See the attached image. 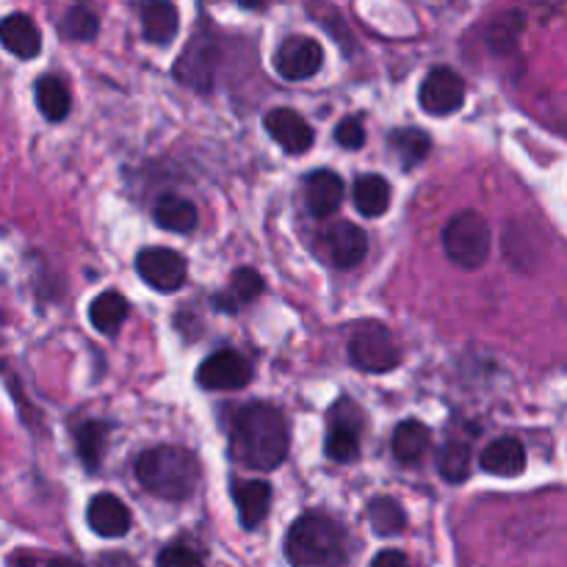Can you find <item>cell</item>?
I'll list each match as a JSON object with an SVG mask.
<instances>
[{"mask_svg": "<svg viewBox=\"0 0 567 567\" xmlns=\"http://www.w3.org/2000/svg\"><path fill=\"white\" fill-rule=\"evenodd\" d=\"M233 454L252 471H275L288 457L286 415L264 402L247 404L233 421Z\"/></svg>", "mask_w": 567, "mask_h": 567, "instance_id": "6da1fadb", "label": "cell"}, {"mask_svg": "<svg viewBox=\"0 0 567 567\" xmlns=\"http://www.w3.org/2000/svg\"><path fill=\"white\" fill-rule=\"evenodd\" d=\"M324 247L338 269H352L369 252V238H365V233L358 225L341 219L332 221L330 230L324 233Z\"/></svg>", "mask_w": 567, "mask_h": 567, "instance_id": "4fadbf2b", "label": "cell"}, {"mask_svg": "<svg viewBox=\"0 0 567 567\" xmlns=\"http://www.w3.org/2000/svg\"><path fill=\"white\" fill-rule=\"evenodd\" d=\"M127 319V299L116 291H105L89 305V321L103 336H114Z\"/></svg>", "mask_w": 567, "mask_h": 567, "instance_id": "44dd1931", "label": "cell"}, {"mask_svg": "<svg viewBox=\"0 0 567 567\" xmlns=\"http://www.w3.org/2000/svg\"><path fill=\"white\" fill-rule=\"evenodd\" d=\"M136 269L150 288L161 293L177 291L188 277V264L181 252L166 247L144 249L136 260Z\"/></svg>", "mask_w": 567, "mask_h": 567, "instance_id": "ba28073f", "label": "cell"}, {"mask_svg": "<svg viewBox=\"0 0 567 567\" xmlns=\"http://www.w3.org/2000/svg\"><path fill=\"white\" fill-rule=\"evenodd\" d=\"M241 6H247V9H264V6H269L271 0H238Z\"/></svg>", "mask_w": 567, "mask_h": 567, "instance_id": "e575fe53", "label": "cell"}, {"mask_svg": "<svg viewBox=\"0 0 567 567\" xmlns=\"http://www.w3.org/2000/svg\"><path fill=\"white\" fill-rule=\"evenodd\" d=\"M443 249L460 269L485 266L487 255H491V227H487L485 216L476 210H463V214L452 216L443 230Z\"/></svg>", "mask_w": 567, "mask_h": 567, "instance_id": "277c9868", "label": "cell"}, {"mask_svg": "<svg viewBox=\"0 0 567 567\" xmlns=\"http://www.w3.org/2000/svg\"><path fill=\"white\" fill-rule=\"evenodd\" d=\"M37 105L50 122H61L70 116L72 94L66 83L55 75H42L37 81Z\"/></svg>", "mask_w": 567, "mask_h": 567, "instance_id": "7402d4cb", "label": "cell"}, {"mask_svg": "<svg viewBox=\"0 0 567 567\" xmlns=\"http://www.w3.org/2000/svg\"><path fill=\"white\" fill-rule=\"evenodd\" d=\"M136 480L164 502H186L199 485V463L188 449L155 446L136 460Z\"/></svg>", "mask_w": 567, "mask_h": 567, "instance_id": "7a4b0ae2", "label": "cell"}, {"mask_svg": "<svg viewBox=\"0 0 567 567\" xmlns=\"http://www.w3.org/2000/svg\"><path fill=\"white\" fill-rule=\"evenodd\" d=\"M266 131L269 136L280 144L286 153L302 155L313 147V127L308 125L302 114L291 109H275L266 114Z\"/></svg>", "mask_w": 567, "mask_h": 567, "instance_id": "7c38bea8", "label": "cell"}, {"mask_svg": "<svg viewBox=\"0 0 567 567\" xmlns=\"http://www.w3.org/2000/svg\"><path fill=\"white\" fill-rule=\"evenodd\" d=\"M349 360L365 374H388L396 369L402 354L391 332L377 321H369V324H360L349 338Z\"/></svg>", "mask_w": 567, "mask_h": 567, "instance_id": "5b68a950", "label": "cell"}, {"mask_svg": "<svg viewBox=\"0 0 567 567\" xmlns=\"http://www.w3.org/2000/svg\"><path fill=\"white\" fill-rule=\"evenodd\" d=\"M181 28V17L169 0H144L142 3V31L144 39L155 44H169Z\"/></svg>", "mask_w": 567, "mask_h": 567, "instance_id": "d6986e66", "label": "cell"}, {"mask_svg": "<svg viewBox=\"0 0 567 567\" xmlns=\"http://www.w3.org/2000/svg\"><path fill=\"white\" fill-rule=\"evenodd\" d=\"M105 437H109V430H105V424H100V421H86V424L78 430V457L83 460V465H86L89 471L100 468V460H103L105 454Z\"/></svg>", "mask_w": 567, "mask_h": 567, "instance_id": "83f0119b", "label": "cell"}, {"mask_svg": "<svg viewBox=\"0 0 567 567\" xmlns=\"http://www.w3.org/2000/svg\"><path fill=\"white\" fill-rule=\"evenodd\" d=\"M260 293H264V277H260L255 269H238L233 271L230 293L216 297V308L236 310L238 305L252 302V299H258Z\"/></svg>", "mask_w": 567, "mask_h": 567, "instance_id": "484cf974", "label": "cell"}, {"mask_svg": "<svg viewBox=\"0 0 567 567\" xmlns=\"http://www.w3.org/2000/svg\"><path fill=\"white\" fill-rule=\"evenodd\" d=\"M86 520L94 535L100 537H125L131 532V513L111 493H100V496H94L89 502Z\"/></svg>", "mask_w": 567, "mask_h": 567, "instance_id": "5bb4252c", "label": "cell"}, {"mask_svg": "<svg viewBox=\"0 0 567 567\" xmlns=\"http://www.w3.org/2000/svg\"><path fill=\"white\" fill-rule=\"evenodd\" d=\"M371 567H410V563L402 551H380Z\"/></svg>", "mask_w": 567, "mask_h": 567, "instance_id": "d6a6232c", "label": "cell"}, {"mask_svg": "<svg viewBox=\"0 0 567 567\" xmlns=\"http://www.w3.org/2000/svg\"><path fill=\"white\" fill-rule=\"evenodd\" d=\"M100 31V20L89 6H72L61 20V33L72 42H92Z\"/></svg>", "mask_w": 567, "mask_h": 567, "instance_id": "f546056e", "label": "cell"}, {"mask_svg": "<svg viewBox=\"0 0 567 567\" xmlns=\"http://www.w3.org/2000/svg\"><path fill=\"white\" fill-rule=\"evenodd\" d=\"M369 520H371V529L377 532L380 537H393L399 532H404L408 526V515H404L402 504L396 498H374L369 504Z\"/></svg>", "mask_w": 567, "mask_h": 567, "instance_id": "4316f807", "label": "cell"}, {"mask_svg": "<svg viewBox=\"0 0 567 567\" xmlns=\"http://www.w3.org/2000/svg\"><path fill=\"white\" fill-rule=\"evenodd\" d=\"M0 44L17 59H37L42 53V33L28 14H9L0 20Z\"/></svg>", "mask_w": 567, "mask_h": 567, "instance_id": "9a60e30c", "label": "cell"}, {"mask_svg": "<svg viewBox=\"0 0 567 567\" xmlns=\"http://www.w3.org/2000/svg\"><path fill=\"white\" fill-rule=\"evenodd\" d=\"M305 192H308V210L316 219H327V216L336 214L343 203V181L338 172L332 169H316L310 172L308 183H305Z\"/></svg>", "mask_w": 567, "mask_h": 567, "instance_id": "2e32d148", "label": "cell"}, {"mask_svg": "<svg viewBox=\"0 0 567 567\" xmlns=\"http://www.w3.org/2000/svg\"><path fill=\"white\" fill-rule=\"evenodd\" d=\"M437 471L446 482H463L471 474V446L463 441H449L437 454Z\"/></svg>", "mask_w": 567, "mask_h": 567, "instance_id": "f1b7e54d", "label": "cell"}, {"mask_svg": "<svg viewBox=\"0 0 567 567\" xmlns=\"http://www.w3.org/2000/svg\"><path fill=\"white\" fill-rule=\"evenodd\" d=\"M155 221L158 227L169 233H192L197 227V208H194L188 199L175 197V194H166V197L158 199L155 205Z\"/></svg>", "mask_w": 567, "mask_h": 567, "instance_id": "cb8c5ba5", "label": "cell"}, {"mask_svg": "<svg viewBox=\"0 0 567 567\" xmlns=\"http://www.w3.org/2000/svg\"><path fill=\"white\" fill-rule=\"evenodd\" d=\"M216 64H219V42L210 33H194L188 48L183 50L181 61L175 64L177 81L197 92H210L216 81Z\"/></svg>", "mask_w": 567, "mask_h": 567, "instance_id": "8992f818", "label": "cell"}, {"mask_svg": "<svg viewBox=\"0 0 567 567\" xmlns=\"http://www.w3.org/2000/svg\"><path fill=\"white\" fill-rule=\"evenodd\" d=\"M286 554L293 567H343L347 532L327 515L308 513L293 520L286 537Z\"/></svg>", "mask_w": 567, "mask_h": 567, "instance_id": "3957f363", "label": "cell"}, {"mask_svg": "<svg viewBox=\"0 0 567 567\" xmlns=\"http://www.w3.org/2000/svg\"><path fill=\"white\" fill-rule=\"evenodd\" d=\"M249 380H252V369L233 349L205 358L197 371V382L205 391H241L249 385Z\"/></svg>", "mask_w": 567, "mask_h": 567, "instance_id": "30bf717a", "label": "cell"}, {"mask_svg": "<svg viewBox=\"0 0 567 567\" xmlns=\"http://www.w3.org/2000/svg\"><path fill=\"white\" fill-rule=\"evenodd\" d=\"M430 441H432L430 430H426L421 421H402V424L396 426V432H393L391 446L399 463L413 465L424 457L426 449H430Z\"/></svg>", "mask_w": 567, "mask_h": 567, "instance_id": "ffe728a7", "label": "cell"}, {"mask_svg": "<svg viewBox=\"0 0 567 567\" xmlns=\"http://www.w3.org/2000/svg\"><path fill=\"white\" fill-rule=\"evenodd\" d=\"M158 567H205L203 557L188 546H166L158 557Z\"/></svg>", "mask_w": 567, "mask_h": 567, "instance_id": "4dcf8cb0", "label": "cell"}, {"mask_svg": "<svg viewBox=\"0 0 567 567\" xmlns=\"http://www.w3.org/2000/svg\"><path fill=\"white\" fill-rule=\"evenodd\" d=\"M336 142L347 150H358L365 144V131H363V122L358 116H347V120L338 122L336 127Z\"/></svg>", "mask_w": 567, "mask_h": 567, "instance_id": "1f68e13d", "label": "cell"}, {"mask_svg": "<svg viewBox=\"0 0 567 567\" xmlns=\"http://www.w3.org/2000/svg\"><path fill=\"white\" fill-rule=\"evenodd\" d=\"M465 94H468V89H465L463 78L454 70H449V66H437L421 83L419 100L426 114L446 116L463 109Z\"/></svg>", "mask_w": 567, "mask_h": 567, "instance_id": "9c48e42d", "label": "cell"}, {"mask_svg": "<svg viewBox=\"0 0 567 567\" xmlns=\"http://www.w3.org/2000/svg\"><path fill=\"white\" fill-rule=\"evenodd\" d=\"M391 150L393 155L402 161L404 169H413L415 164H421V161L430 155L432 142L424 131H419V127H402V131H396L391 136Z\"/></svg>", "mask_w": 567, "mask_h": 567, "instance_id": "d4e9b609", "label": "cell"}, {"mask_svg": "<svg viewBox=\"0 0 567 567\" xmlns=\"http://www.w3.org/2000/svg\"><path fill=\"white\" fill-rule=\"evenodd\" d=\"M44 567H81V565L72 563V559H66V557H53L44 563Z\"/></svg>", "mask_w": 567, "mask_h": 567, "instance_id": "836d02e7", "label": "cell"}, {"mask_svg": "<svg viewBox=\"0 0 567 567\" xmlns=\"http://www.w3.org/2000/svg\"><path fill=\"white\" fill-rule=\"evenodd\" d=\"M332 426L327 435V457L336 463H354L360 457V426H363V413L349 402V413H343V402H338L330 413Z\"/></svg>", "mask_w": 567, "mask_h": 567, "instance_id": "8fae6325", "label": "cell"}, {"mask_svg": "<svg viewBox=\"0 0 567 567\" xmlns=\"http://www.w3.org/2000/svg\"><path fill=\"white\" fill-rule=\"evenodd\" d=\"M324 64V48L316 39L293 33L275 50V70L286 81H308Z\"/></svg>", "mask_w": 567, "mask_h": 567, "instance_id": "52a82bcc", "label": "cell"}, {"mask_svg": "<svg viewBox=\"0 0 567 567\" xmlns=\"http://www.w3.org/2000/svg\"><path fill=\"white\" fill-rule=\"evenodd\" d=\"M233 498H236L238 504V518H241L244 529H255V526L264 524V518L269 515L271 485L264 480L241 482V485L233 487Z\"/></svg>", "mask_w": 567, "mask_h": 567, "instance_id": "ac0fdd59", "label": "cell"}, {"mask_svg": "<svg viewBox=\"0 0 567 567\" xmlns=\"http://www.w3.org/2000/svg\"><path fill=\"white\" fill-rule=\"evenodd\" d=\"M354 208L363 216H382L391 208V183L380 175H365L354 183Z\"/></svg>", "mask_w": 567, "mask_h": 567, "instance_id": "603a6c76", "label": "cell"}, {"mask_svg": "<svg viewBox=\"0 0 567 567\" xmlns=\"http://www.w3.org/2000/svg\"><path fill=\"white\" fill-rule=\"evenodd\" d=\"M482 471L493 476H520L526 468V452L524 443L515 441V437H498L491 446L482 452L480 457Z\"/></svg>", "mask_w": 567, "mask_h": 567, "instance_id": "e0dca14e", "label": "cell"}]
</instances>
